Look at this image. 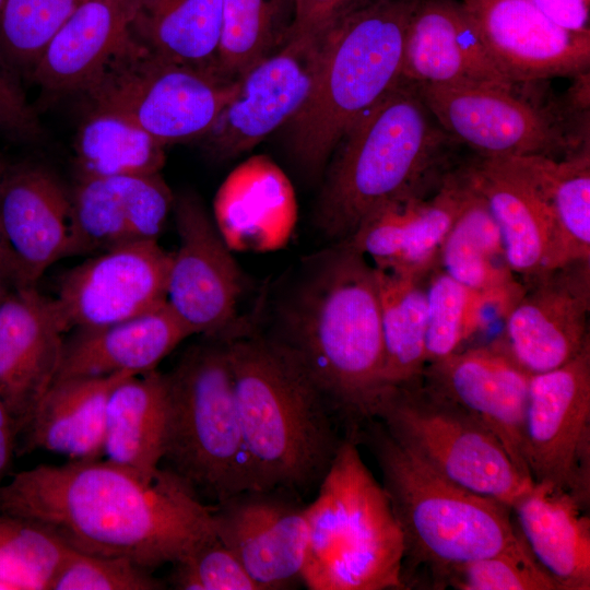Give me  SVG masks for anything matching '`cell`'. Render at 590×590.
<instances>
[{
	"label": "cell",
	"mask_w": 590,
	"mask_h": 590,
	"mask_svg": "<svg viewBox=\"0 0 590 590\" xmlns=\"http://www.w3.org/2000/svg\"><path fill=\"white\" fill-rule=\"evenodd\" d=\"M423 103L445 133L481 157L544 155L567 145L554 121L515 96L514 88L492 85L415 84Z\"/></svg>",
	"instance_id": "obj_18"
},
{
	"label": "cell",
	"mask_w": 590,
	"mask_h": 590,
	"mask_svg": "<svg viewBox=\"0 0 590 590\" xmlns=\"http://www.w3.org/2000/svg\"><path fill=\"white\" fill-rule=\"evenodd\" d=\"M3 1H4V0H0V11H1V8H2V4H3Z\"/></svg>",
	"instance_id": "obj_52"
},
{
	"label": "cell",
	"mask_w": 590,
	"mask_h": 590,
	"mask_svg": "<svg viewBox=\"0 0 590 590\" xmlns=\"http://www.w3.org/2000/svg\"><path fill=\"white\" fill-rule=\"evenodd\" d=\"M164 583L151 571L123 557L71 550L49 590H158Z\"/></svg>",
	"instance_id": "obj_42"
},
{
	"label": "cell",
	"mask_w": 590,
	"mask_h": 590,
	"mask_svg": "<svg viewBox=\"0 0 590 590\" xmlns=\"http://www.w3.org/2000/svg\"><path fill=\"white\" fill-rule=\"evenodd\" d=\"M590 260L569 262L524 285L495 342L529 375L555 369L590 344Z\"/></svg>",
	"instance_id": "obj_16"
},
{
	"label": "cell",
	"mask_w": 590,
	"mask_h": 590,
	"mask_svg": "<svg viewBox=\"0 0 590 590\" xmlns=\"http://www.w3.org/2000/svg\"><path fill=\"white\" fill-rule=\"evenodd\" d=\"M448 138L413 83L400 80L342 137L316 206V224L333 243L347 239L385 202L428 193L451 168Z\"/></svg>",
	"instance_id": "obj_4"
},
{
	"label": "cell",
	"mask_w": 590,
	"mask_h": 590,
	"mask_svg": "<svg viewBox=\"0 0 590 590\" xmlns=\"http://www.w3.org/2000/svg\"><path fill=\"white\" fill-rule=\"evenodd\" d=\"M295 0H222L217 68L236 81L292 37Z\"/></svg>",
	"instance_id": "obj_35"
},
{
	"label": "cell",
	"mask_w": 590,
	"mask_h": 590,
	"mask_svg": "<svg viewBox=\"0 0 590 590\" xmlns=\"http://www.w3.org/2000/svg\"><path fill=\"white\" fill-rule=\"evenodd\" d=\"M74 330L64 340L56 380L144 374L191 335L166 302L122 321Z\"/></svg>",
	"instance_id": "obj_25"
},
{
	"label": "cell",
	"mask_w": 590,
	"mask_h": 590,
	"mask_svg": "<svg viewBox=\"0 0 590 590\" xmlns=\"http://www.w3.org/2000/svg\"><path fill=\"white\" fill-rule=\"evenodd\" d=\"M213 529L259 590L303 583L308 544L306 504L283 488H252L213 506Z\"/></svg>",
	"instance_id": "obj_15"
},
{
	"label": "cell",
	"mask_w": 590,
	"mask_h": 590,
	"mask_svg": "<svg viewBox=\"0 0 590 590\" xmlns=\"http://www.w3.org/2000/svg\"><path fill=\"white\" fill-rule=\"evenodd\" d=\"M66 331L55 298L35 285L12 288L0 305V397L17 436L56 380Z\"/></svg>",
	"instance_id": "obj_21"
},
{
	"label": "cell",
	"mask_w": 590,
	"mask_h": 590,
	"mask_svg": "<svg viewBox=\"0 0 590 590\" xmlns=\"http://www.w3.org/2000/svg\"><path fill=\"white\" fill-rule=\"evenodd\" d=\"M83 0H4L0 61L20 81L30 78L47 45Z\"/></svg>",
	"instance_id": "obj_39"
},
{
	"label": "cell",
	"mask_w": 590,
	"mask_h": 590,
	"mask_svg": "<svg viewBox=\"0 0 590 590\" xmlns=\"http://www.w3.org/2000/svg\"><path fill=\"white\" fill-rule=\"evenodd\" d=\"M446 587L459 590H560L533 557L520 532L517 541L505 550L446 570L434 588Z\"/></svg>",
	"instance_id": "obj_41"
},
{
	"label": "cell",
	"mask_w": 590,
	"mask_h": 590,
	"mask_svg": "<svg viewBox=\"0 0 590 590\" xmlns=\"http://www.w3.org/2000/svg\"><path fill=\"white\" fill-rule=\"evenodd\" d=\"M169 261L157 240H143L97 252L67 271L55 297L67 330L110 324L164 304Z\"/></svg>",
	"instance_id": "obj_17"
},
{
	"label": "cell",
	"mask_w": 590,
	"mask_h": 590,
	"mask_svg": "<svg viewBox=\"0 0 590 590\" xmlns=\"http://www.w3.org/2000/svg\"><path fill=\"white\" fill-rule=\"evenodd\" d=\"M522 456L533 482L590 502V344L564 365L529 381Z\"/></svg>",
	"instance_id": "obj_11"
},
{
	"label": "cell",
	"mask_w": 590,
	"mask_h": 590,
	"mask_svg": "<svg viewBox=\"0 0 590 590\" xmlns=\"http://www.w3.org/2000/svg\"><path fill=\"white\" fill-rule=\"evenodd\" d=\"M553 157H481L471 164L479 192L502 235L506 259L523 285L562 267L550 200Z\"/></svg>",
	"instance_id": "obj_14"
},
{
	"label": "cell",
	"mask_w": 590,
	"mask_h": 590,
	"mask_svg": "<svg viewBox=\"0 0 590 590\" xmlns=\"http://www.w3.org/2000/svg\"><path fill=\"white\" fill-rule=\"evenodd\" d=\"M329 26L294 34L237 79L215 122L198 141L209 156L236 157L292 120L311 91Z\"/></svg>",
	"instance_id": "obj_13"
},
{
	"label": "cell",
	"mask_w": 590,
	"mask_h": 590,
	"mask_svg": "<svg viewBox=\"0 0 590 590\" xmlns=\"http://www.w3.org/2000/svg\"><path fill=\"white\" fill-rule=\"evenodd\" d=\"M346 432L306 505L308 544L303 585L310 590L404 589V543L382 485Z\"/></svg>",
	"instance_id": "obj_7"
},
{
	"label": "cell",
	"mask_w": 590,
	"mask_h": 590,
	"mask_svg": "<svg viewBox=\"0 0 590 590\" xmlns=\"http://www.w3.org/2000/svg\"><path fill=\"white\" fill-rule=\"evenodd\" d=\"M533 557L560 590L590 589V519L567 489L533 482L510 506Z\"/></svg>",
	"instance_id": "obj_27"
},
{
	"label": "cell",
	"mask_w": 590,
	"mask_h": 590,
	"mask_svg": "<svg viewBox=\"0 0 590 590\" xmlns=\"http://www.w3.org/2000/svg\"><path fill=\"white\" fill-rule=\"evenodd\" d=\"M71 550L34 521L0 515V589L49 590Z\"/></svg>",
	"instance_id": "obj_37"
},
{
	"label": "cell",
	"mask_w": 590,
	"mask_h": 590,
	"mask_svg": "<svg viewBox=\"0 0 590 590\" xmlns=\"http://www.w3.org/2000/svg\"><path fill=\"white\" fill-rule=\"evenodd\" d=\"M168 406L166 374L153 369L117 381L106 405V460L152 480L164 460Z\"/></svg>",
	"instance_id": "obj_29"
},
{
	"label": "cell",
	"mask_w": 590,
	"mask_h": 590,
	"mask_svg": "<svg viewBox=\"0 0 590 590\" xmlns=\"http://www.w3.org/2000/svg\"><path fill=\"white\" fill-rule=\"evenodd\" d=\"M358 1L359 0H295L293 35L327 27Z\"/></svg>",
	"instance_id": "obj_45"
},
{
	"label": "cell",
	"mask_w": 590,
	"mask_h": 590,
	"mask_svg": "<svg viewBox=\"0 0 590 590\" xmlns=\"http://www.w3.org/2000/svg\"><path fill=\"white\" fill-rule=\"evenodd\" d=\"M266 334L303 367L345 423L373 418L384 389V345L375 268L345 241L296 270Z\"/></svg>",
	"instance_id": "obj_2"
},
{
	"label": "cell",
	"mask_w": 590,
	"mask_h": 590,
	"mask_svg": "<svg viewBox=\"0 0 590 590\" xmlns=\"http://www.w3.org/2000/svg\"><path fill=\"white\" fill-rule=\"evenodd\" d=\"M236 82L165 59L128 34L83 95L90 106L129 117L167 146L199 141L215 122Z\"/></svg>",
	"instance_id": "obj_10"
},
{
	"label": "cell",
	"mask_w": 590,
	"mask_h": 590,
	"mask_svg": "<svg viewBox=\"0 0 590 590\" xmlns=\"http://www.w3.org/2000/svg\"><path fill=\"white\" fill-rule=\"evenodd\" d=\"M294 215V193L287 178L263 156L238 166L214 200L213 220L231 249L276 247L288 234Z\"/></svg>",
	"instance_id": "obj_28"
},
{
	"label": "cell",
	"mask_w": 590,
	"mask_h": 590,
	"mask_svg": "<svg viewBox=\"0 0 590 590\" xmlns=\"http://www.w3.org/2000/svg\"><path fill=\"white\" fill-rule=\"evenodd\" d=\"M375 273L384 345V388L415 382L422 378L426 365V279L377 268Z\"/></svg>",
	"instance_id": "obj_34"
},
{
	"label": "cell",
	"mask_w": 590,
	"mask_h": 590,
	"mask_svg": "<svg viewBox=\"0 0 590 590\" xmlns=\"http://www.w3.org/2000/svg\"><path fill=\"white\" fill-rule=\"evenodd\" d=\"M164 150L129 117L90 106L74 140L78 178L156 174L165 163Z\"/></svg>",
	"instance_id": "obj_33"
},
{
	"label": "cell",
	"mask_w": 590,
	"mask_h": 590,
	"mask_svg": "<svg viewBox=\"0 0 590 590\" xmlns=\"http://www.w3.org/2000/svg\"><path fill=\"white\" fill-rule=\"evenodd\" d=\"M550 200L559 244L562 266L590 260V155L577 152L563 161L553 160Z\"/></svg>",
	"instance_id": "obj_40"
},
{
	"label": "cell",
	"mask_w": 590,
	"mask_h": 590,
	"mask_svg": "<svg viewBox=\"0 0 590 590\" xmlns=\"http://www.w3.org/2000/svg\"><path fill=\"white\" fill-rule=\"evenodd\" d=\"M245 446L258 488L318 487L343 438L298 362L252 326L225 341Z\"/></svg>",
	"instance_id": "obj_3"
},
{
	"label": "cell",
	"mask_w": 590,
	"mask_h": 590,
	"mask_svg": "<svg viewBox=\"0 0 590 590\" xmlns=\"http://www.w3.org/2000/svg\"><path fill=\"white\" fill-rule=\"evenodd\" d=\"M0 280L13 288L26 285L21 266L3 232L0 221Z\"/></svg>",
	"instance_id": "obj_48"
},
{
	"label": "cell",
	"mask_w": 590,
	"mask_h": 590,
	"mask_svg": "<svg viewBox=\"0 0 590 590\" xmlns=\"http://www.w3.org/2000/svg\"><path fill=\"white\" fill-rule=\"evenodd\" d=\"M168 381L164 460L200 497L215 503L258 488L245 446L225 341L191 346Z\"/></svg>",
	"instance_id": "obj_8"
},
{
	"label": "cell",
	"mask_w": 590,
	"mask_h": 590,
	"mask_svg": "<svg viewBox=\"0 0 590 590\" xmlns=\"http://www.w3.org/2000/svg\"><path fill=\"white\" fill-rule=\"evenodd\" d=\"M530 377L493 341L426 364L422 382L489 432L531 477L522 456Z\"/></svg>",
	"instance_id": "obj_19"
},
{
	"label": "cell",
	"mask_w": 590,
	"mask_h": 590,
	"mask_svg": "<svg viewBox=\"0 0 590 590\" xmlns=\"http://www.w3.org/2000/svg\"><path fill=\"white\" fill-rule=\"evenodd\" d=\"M557 24L577 32L589 30V5L581 0H529Z\"/></svg>",
	"instance_id": "obj_46"
},
{
	"label": "cell",
	"mask_w": 590,
	"mask_h": 590,
	"mask_svg": "<svg viewBox=\"0 0 590 590\" xmlns=\"http://www.w3.org/2000/svg\"><path fill=\"white\" fill-rule=\"evenodd\" d=\"M373 418L451 482L508 507L533 481L502 444L455 405L415 382L385 387Z\"/></svg>",
	"instance_id": "obj_9"
},
{
	"label": "cell",
	"mask_w": 590,
	"mask_h": 590,
	"mask_svg": "<svg viewBox=\"0 0 590 590\" xmlns=\"http://www.w3.org/2000/svg\"><path fill=\"white\" fill-rule=\"evenodd\" d=\"M9 284L2 280H0V305L3 303L8 294L11 292L9 290Z\"/></svg>",
	"instance_id": "obj_49"
},
{
	"label": "cell",
	"mask_w": 590,
	"mask_h": 590,
	"mask_svg": "<svg viewBox=\"0 0 590 590\" xmlns=\"http://www.w3.org/2000/svg\"><path fill=\"white\" fill-rule=\"evenodd\" d=\"M438 266L503 317L524 292L523 283L509 268L500 232L474 179L473 190L441 246Z\"/></svg>",
	"instance_id": "obj_31"
},
{
	"label": "cell",
	"mask_w": 590,
	"mask_h": 590,
	"mask_svg": "<svg viewBox=\"0 0 590 590\" xmlns=\"http://www.w3.org/2000/svg\"><path fill=\"white\" fill-rule=\"evenodd\" d=\"M174 200L160 173L78 179L70 193V256L157 240Z\"/></svg>",
	"instance_id": "obj_22"
},
{
	"label": "cell",
	"mask_w": 590,
	"mask_h": 590,
	"mask_svg": "<svg viewBox=\"0 0 590 590\" xmlns=\"http://www.w3.org/2000/svg\"><path fill=\"white\" fill-rule=\"evenodd\" d=\"M581 1L585 2L587 5H589L590 0H581Z\"/></svg>",
	"instance_id": "obj_51"
},
{
	"label": "cell",
	"mask_w": 590,
	"mask_h": 590,
	"mask_svg": "<svg viewBox=\"0 0 590 590\" xmlns=\"http://www.w3.org/2000/svg\"><path fill=\"white\" fill-rule=\"evenodd\" d=\"M502 72L514 83L583 74L590 31L568 30L529 0H461Z\"/></svg>",
	"instance_id": "obj_20"
},
{
	"label": "cell",
	"mask_w": 590,
	"mask_h": 590,
	"mask_svg": "<svg viewBox=\"0 0 590 590\" xmlns=\"http://www.w3.org/2000/svg\"><path fill=\"white\" fill-rule=\"evenodd\" d=\"M170 583L179 590H259L233 552L214 533L176 560Z\"/></svg>",
	"instance_id": "obj_43"
},
{
	"label": "cell",
	"mask_w": 590,
	"mask_h": 590,
	"mask_svg": "<svg viewBox=\"0 0 590 590\" xmlns=\"http://www.w3.org/2000/svg\"><path fill=\"white\" fill-rule=\"evenodd\" d=\"M401 80L413 84L514 88L492 59L461 3L418 0L403 45Z\"/></svg>",
	"instance_id": "obj_23"
},
{
	"label": "cell",
	"mask_w": 590,
	"mask_h": 590,
	"mask_svg": "<svg viewBox=\"0 0 590 590\" xmlns=\"http://www.w3.org/2000/svg\"><path fill=\"white\" fill-rule=\"evenodd\" d=\"M16 437L15 422L0 397V485L11 465Z\"/></svg>",
	"instance_id": "obj_47"
},
{
	"label": "cell",
	"mask_w": 590,
	"mask_h": 590,
	"mask_svg": "<svg viewBox=\"0 0 590 590\" xmlns=\"http://www.w3.org/2000/svg\"><path fill=\"white\" fill-rule=\"evenodd\" d=\"M472 190L471 164L450 168L436 188L420 200L402 250L387 271L426 279L438 266L441 246Z\"/></svg>",
	"instance_id": "obj_36"
},
{
	"label": "cell",
	"mask_w": 590,
	"mask_h": 590,
	"mask_svg": "<svg viewBox=\"0 0 590 590\" xmlns=\"http://www.w3.org/2000/svg\"><path fill=\"white\" fill-rule=\"evenodd\" d=\"M128 374L57 379L20 434L28 450L44 449L70 460L103 455L107 399Z\"/></svg>",
	"instance_id": "obj_30"
},
{
	"label": "cell",
	"mask_w": 590,
	"mask_h": 590,
	"mask_svg": "<svg viewBox=\"0 0 590 590\" xmlns=\"http://www.w3.org/2000/svg\"><path fill=\"white\" fill-rule=\"evenodd\" d=\"M0 133L12 141L43 138L37 111L27 101L21 81L0 61Z\"/></svg>",
	"instance_id": "obj_44"
},
{
	"label": "cell",
	"mask_w": 590,
	"mask_h": 590,
	"mask_svg": "<svg viewBox=\"0 0 590 590\" xmlns=\"http://www.w3.org/2000/svg\"><path fill=\"white\" fill-rule=\"evenodd\" d=\"M0 221L28 286L71 253L70 193L43 166L20 164L4 170Z\"/></svg>",
	"instance_id": "obj_24"
},
{
	"label": "cell",
	"mask_w": 590,
	"mask_h": 590,
	"mask_svg": "<svg viewBox=\"0 0 590 590\" xmlns=\"http://www.w3.org/2000/svg\"><path fill=\"white\" fill-rule=\"evenodd\" d=\"M221 23L222 0H132L129 34L165 59L221 75Z\"/></svg>",
	"instance_id": "obj_32"
},
{
	"label": "cell",
	"mask_w": 590,
	"mask_h": 590,
	"mask_svg": "<svg viewBox=\"0 0 590 590\" xmlns=\"http://www.w3.org/2000/svg\"><path fill=\"white\" fill-rule=\"evenodd\" d=\"M179 237L170 252L166 303L192 334L227 341L247 330L239 323L243 273L214 220L191 192L175 196Z\"/></svg>",
	"instance_id": "obj_12"
},
{
	"label": "cell",
	"mask_w": 590,
	"mask_h": 590,
	"mask_svg": "<svg viewBox=\"0 0 590 590\" xmlns=\"http://www.w3.org/2000/svg\"><path fill=\"white\" fill-rule=\"evenodd\" d=\"M213 506L168 468L150 481L108 460L39 464L0 485V515L36 522L70 548L153 571L214 533Z\"/></svg>",
	"instance_id": "obj_1"
},
{
	"label": "cell",
	"mask_w": 590,
	"mask_h": 590,
	"mask_svg": "<svg viewBox=\"0 0 590 590\" xmlns=\"http://www.w3.org/2000/svg\"><path fill=\"white\" fill-rule=\"evenodd\" d=\"M426 364L444 358L484 324L486 300L448 275L439 266L425 280Z\"/></svg>",
	"instance_id": "obj_38"
},
{
	"label": "cell",
	"mask_w": 590,
	"mask_h": 590,
	"mask_svg": "<svg viewBox=\"0 0 590 590\" xmlns=\"http://www.w3.org/2000/svg\"><path fill=\"white\" fill-rule=\"evenodd\" d=\"M132 0H83L30 74L44 95L83 94L129 34Z\"/></svg>",
	"instance_id": "obj_26"
},
{
	"label": "cell",
	"mask_w": 590,
	"mask_h": 590,
	"mask_svg": "<svg viewBox=\"0 0 590 590\" xmlns=\"http://www.w3.org/2000/svg\"><path fill=\"white\" fill-rule=\"evenodd\" d=\"M417 1L359 0L330 24L309 96L286 125L292 153L308 173L322 170L351 126L401 80Z\"/></svg>",
	"instance_id": "obj_6"
},
{
	"label": "cell",
	"mask_w": 590,
	"mask_h": 590,
	"mask_svg": "<svg viewBox=\"0 0 590 590\" xmlns=\"http://www.w3.org/2000/svg\"><path fill=\"white\" fill-rule=\"evenodd\" d=\"M4 170H5V167H4L3 163L0 161V178H1L2 174L4 173Z\"/></svg>",
	"instance_id": "obj_50"
},
{
	"label": "cell",
	"mask_w": 590,
	"mask_h": 590,
	"mask_svg": "<svg viewBox=\"0 0 590 590\" xmlns=\"http://www.w3.org/2000/svg\"><path fill=\"white\" fill-rule=\"evenodd\" d=\"M356 437L377 461L403 536V583L420 566L434 586L449 568L517 541L510 507L451 482L400 445L378 420L364 422Z\"/></svg>",
	"instance_id": "obj_5"
}]
</instances>
